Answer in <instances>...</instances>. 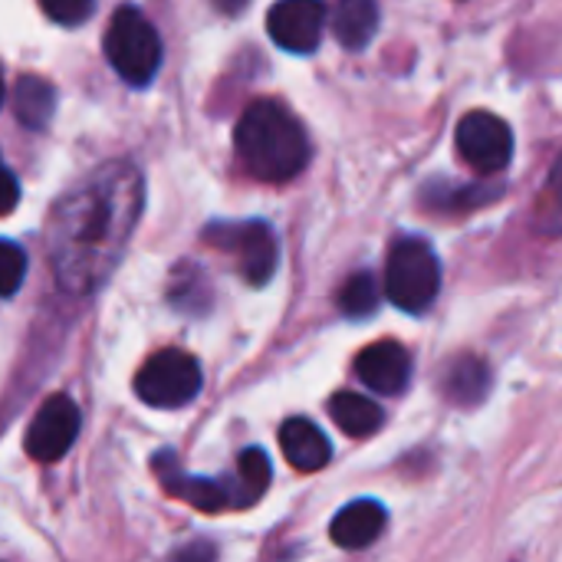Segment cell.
Listing matches in <instances>:
<instances>
[{
    "label": "cell",
    "instance_id": "cell-7",
    "mask_svg": "<svg viewBox=\"0 0 562 562\" xmlns=\"http://www.w3.org/2000/svg\"><path fill=\"white\" fill-rule=\"evenodd\" d=\"M454 142H458L461 158L481 175L504 171L514 158V132L494 112H468L458 122Z\"/></svg>",
    "mask_w": 562,
    "mask_h": 562
},
{
    "label": "cell",
    "instance_id": "cell-8",
    "mask_svg": "<svg viewBox=\"0 0 562 562\" xmlns=\"http://www.w3.org/2000/svg\"><path fill=\"white\" fill-rule=\"evenodd\" d=\"M79 435V408L66 395H53L40 405L33 415L26 435H23V451L33 461H59Z\"/></svg>",
    "mask_w": 562,
    "mask_h": 562
},
{
    "label": "cell",
    "instance_id": "cell-18",
    "mask_svg": "<svg viewBox=\"0 0 562 562\" xmlns=\"http://www.w3.org/2000/svg\"><path fill=\"white\" fill-rule=\"evenodd\" d=\"M487 392V366L474 356H464L451 362L445 372V395L458 405H474Z\"/></svg>",
    "mask_w": 562,
    "mask_h": 562
},
{
    "label": "cell",
    "instance_id": "cell-2",
    "mask_svg": "<svg viewBox=\"0 0 562 562\" xmlns=\"http://www.w3.org/2000/svg\"><path fill=\"white\" fill-rule=\"evenodd\" d=\"M234 148L244 168L260 181H290L310 161V135L303 122L273 99H257L237 119Z\"/></svg>",
    "mask_w": 562,
    "mask_h": 562
},
{
    "label": "cell",
    "instance_id": "cell-1",
    "mask_svg": "<svg viewBox=\"0 0 562 562\" xmlns=\"http://www.w3.org/2000/svg\"><path fill=\"white\" fill-rule=\"evenodd\" d=\"M145 184L132 161H105L66 191L46 224L49 267L72 296L95 293L119 267L142 217Z\"/></svg>",
    "mask_w": 562,
    "mask_h": 562
},
{
    "label": "cell",
    "instance_id": "cell-13",
    "mask_svg": "<svg viewBox=\"0 0 562 562\" xmlns=\"http://www.w3.org/2000/svg\"><path fill=\"white\" fill-rule=\"evenodd\" d=\"M333 33L346 49H366L379 33V0H336Z\"/></svg>",
    "mask_w": 562,
    "mask_h": 562
},
{
    "label": "cell",
    "instance_id": "cell-11",
    "mask_svg": "<svg viewBox=\"0 0 562 562\" xmlns=\"http://www.w3.org/2000/svg\"><path fill=\"white\" fill-rule=\"evenodd\" d=\"M385 520L389 514L379 501H352L333 517L329 533H333V543L342 550H366L382 537Z\"/></svg>",
    "mask_w": 562,
    "mask_h": 562
},
{
    "label": "cell",
    "instance_id": "cell-22",
    "mask_svg": "<svg viewBox=\"0 0 562 562\" xmlns=\"http://www.w3.org/2000/svg\"><path fill=\"white\" fill-rule=\"evenodd\" d=\"M16 204H20V181H16V175L0 158V217L10 214Z\"/></svg>",
    "mask_w": 562,
    "mask_h": 562
},
{
    "label": "cell",
    "instance_id": "cell-19",
    "mask_svg": "<svg viewBox=\"0 0 562 562\" xmlns=\"http://www.w3.org/2000/svg\"><path fill=\"white\" fill-rule=\"evenodd\" d=\"M339 310L349 319H369L379 310V283L372 273H356L339 290Z\"/></svg>",
    "mask_w": 562,
    "mask_h": 562
},
{
    "label": "cell",
    "instance_id": "cell-25",
    "mask_svg": "<svg viewBox=\"0 0 562 562\" xmlns=\"http://www.w3.org/2000/svg\"><path fill=\"white\" fill-rule=\"evenodd\" d=\"M3 92H7V86H3V66H0V105H3Z\"/></svg>",
    "mask_w": 562,
    "mask_h": 562
},
{
    "label": "cell",
    "instance_id": "cell-6",
    "mask_svg": "<svg viewBox=\"0 0 562 562\" xmlns=\"http://www.w3.org/2000/svg\"><path fill=\"white\" fill-rule=\"evenodd\" d=\"M204 240L217 250H227L237 260L240 277L250 286H263L280 260L277 234L263 221H244V224H211L204 231Z\"/></svg>",
    "mask_w": 562,
    "mask_h": 562
},
{
    "label": "cell",
    "instance_id": "cell-10",
    "mask_svg": "<svg viewBox=\"0 0 562 562\" xmlns=\"http://www.w3.org/2000/svg\"><path fill=\"white\" fill-rule=\"evenodd\" d=\"M356 375L379 395H398L412 379V352L395 339L372 342L359 352Z\"/></svg>",
    "mask_w": 562,
    "mask_h": 562
},
{
    "label": "cell",
    "instance_id": "cell-9",
    "mask_svg": "<svg viewBox=\"0 0 562 562\" xmlns=\"http://www.w3.org/2000/svg\"><path fill=\"white\" fill-rule=\"evenodd\" d=\"M323 30H326L323 0H277L267 13L270 40L293 56H310L319 46Z\"/></svg>",
    "mask_w": 562,
    "mask_h": 562
},
{
    "label": "cell",
    "instance_id": "cell-21",
    "mask_svg": "<svg viewBox=\"0 0 562 562\" xmlns=\"http://www.w3.org/2000/svg\"><path fill=\"white\" fill-rule=\"evenodd\" d=\"M40 7L53 23H63V26H79L92 13V0H40Z\"/></svg>",
    "mask_w": 562,
    "mask_h": 562
},
{
    "label": "cell",
    "instance_id": "cell-4",
    "mask_svg": "<svg viewBox=\"0 0 562 562\" xmlns=\"http://www.w3.org/2000/svg\"><path fill=\"white\" fill-rule=\"evenodd\" d=\"M102 49L109 66L128 86H148L161 66V36L135 7H122L112 13L109 30L102 36Z\"/></svg>",
    "mask_w": 562,
    "mask_h": 562
},
{
    "label": "cell",
    "instance_id": "cell-3",
    "mask_svg": "<svg viewBox=\"0 0 562 562\" xmlns=\"http://www.w3.org/2000/svg\"><path fill=\"white\" fill-rule=\"evenodd\" d=\"M441 290V260L435 254V247L422 237H398L389 263H385V296L418 316L425 313Z\"/></svg>",
    "mask_w": 562,
    "mask_h": 562
},
{
    "label": "cell",
    "instance_id": "cell-23",
    "mask_svg": "<svg viewBox=\"0 0 562 562\" xmlns=\"http://www.w3.org/2000/svg\"><path fill=\"white\" fill-rule=\"evenodd\" d=\"M214 560H217L214 543H207V540H191V543L178 547L168 562H214Z\"/></svg>",
    "mask_w": 562,
    "mask_h": 562
},
{
    "label": "cell",
    "instance_id": "cell-5",
    "mask_svg": "<svg viewBox=\"0 0 562 562\" xmlns=\"http://www.w3.org/2000/svg\"><path fill=\"white\" fill-rule=\"evenodd\" d=\"M201 392V366L181 349L155 352L135 375V395L151 408H184Z\"/></svg>",
    "mask_w": 562,
    "mask_h": 562
},
{
    "label": "cell",
    "instance_id": "cell-16",
    "mask_svg": "<svg viewBox=\"0 0 562 562\" xmlns=\"http://www.w3.org/2000/svg\"><path fill=\"white\" fill-rule=\"evenodd\" d=\"M13 112L26 128H46L56 112V89L43 76H20L13 86Z\"/></svg>",
    "mask_w": 562,
    "mask_h": 562
},
{
    "label": "cell",
    "instance_id": "cell-15",
    "mask_svg": "<svg viewBox=\"0 0 562 562\" xmlns=\"http://www.w3.org/2000/svg\"><path fill=\"white\" fill-rule=\"evenodd\" d=\"M270 477H273V471H270V458H267L260 448L244 451V454L237 458V471H234V477L227 481V491H231V510H247V507H254V504L267 494Z\"/></svg>",
    "mask_w": 562,
    "mask_h": 562
},
{
    "label": "cell",
    "instance_id": "cell-14",
    "mask_svg": "<svg viewBox=\"0 0 562 562\" xmlns=\"http://www.w3.org/2000/svg\"><path fill=\"white\" fill-rule=\"evenodd\" d=\"M161 484L168 494H175L178 501H188L191 507L204 510V514H221L231 510V491L227 481H207V477H188L181 474L171 461L168 471H161Z\"/></svg>",
    "mask_w": 562,
    "mask_h": 562
},
{
    "label": "cell",
    "instance_id": "cell-17",
    "mask_svg": "<svg viewBox=\"0 0 562 562\" xmlns=\"http://www.w3.org/2000/svg\"><path fill=\"white\" fill-rule=\"evenodd\" d=\"M329 418H333V425L342 435H349V438H369L382 425V408L375 402L362 398V395L336 392L329 398Z\"/></svg>",
    "mask_w": 562,
    "mask_h": 562
},
{
    "label": "cell",
    "instance_id": "cell-20",
    "mask_svg": "<svg viewBox=\"0 0 562 562\" xmlns=\"http://www.w3.org/2000/svg\"><path fill=\"white\" fill-rule=\"evenodd\" d=\"M26 277V254L13 240H0V296L10 300Z\"/></svg>",
    "mask_w": 562,
    "mask_h": 562
},
{
    "label": "cell",
    "instance_id": "cell-24",
    "mask_svg": "<svg viewBox=\"0 0 562 562\" xmlns=\"http://www.w3.org/2000/svg\"><path fill=\"white\" fill-rule=\"evenodd\" d=\"M211 3H214L221 13H227V16H237V13H240V10H244L250 0H211Z\"/></svg>",
    "mask_w": 562,
    "mask_h": 562
},
{
    "label": "cell",
    "instance_id": "cell-12",
    "mask_svg": "<svg viewBox=\"0 0 562 562\" xmlns=\"http://www.w3.org/2000/svg\"><path fill=\"white\" fill-rule=\"evenodd\" d=\"M280 451L290 461V468H296L303 474L323 471L329 464V454H333L329 438L310 418L283 422V428H280Z\"/></svg>",
    "mask_w": 562,
    "mask_h": 562
}]
</instances>
